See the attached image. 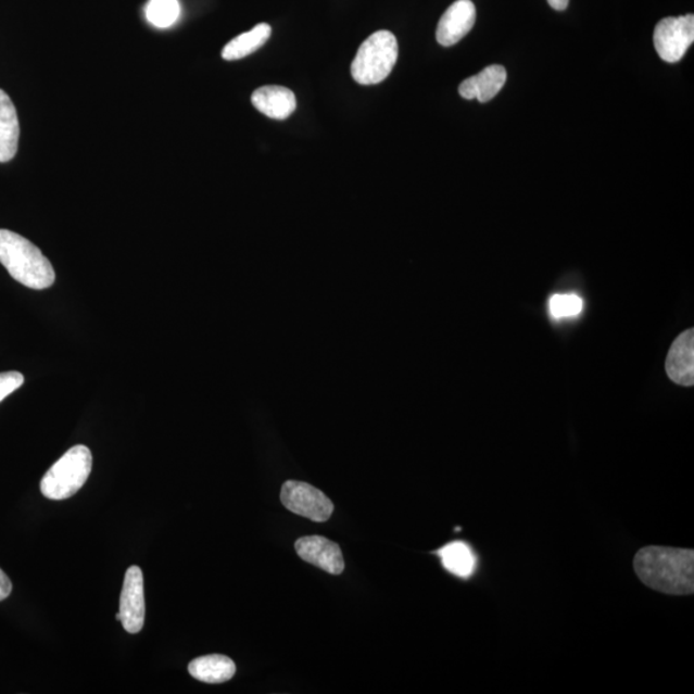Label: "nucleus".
I'll use <instances>...</instances> for the list:
<instances>
[{
  "label": "nucleus",
  "mask_w": 694,
  "mask_h": 694,
  "mask_svg": "<svg viewBox=\"0 0 694 694\" xmlns=\"http://www.w3.org/2000/svg\"><path fill=\"white\" fill-rule=\"evenodd\" d=\"M507 81V72L501 65L483 68L478 75L468 77L459 86V94L465 100H479L481 103L492 101L501 92Z\"/></svg>",
  "instance_id": "nucleus-11"
},
{
  "label": "nucleus",
  "mask_w": 694,
  "mask_h": 694,
  "mask_svg": "<svg viewBox=\"0 0 694 694\" xmlns=\"http://www.w3.org/2000/svg\"><path fill=\"white\" fill-rule=\"evenodd\" d=\"M272 35V27L268 24H258L254 29L238 35L230 40L223 49V59L226 61H237L248 58L251 53L261 49Z\"/></svg>",
  "instance_id": "nucleus-15"
},
{
  "label": "nucleus",
  "mask_w": 694,
  "mask_h": 694,
  "mask_svg": "<svg viewBox=\"0 0 694 694\" xmlns=\"http://www.w3.org/2000/svg\"><path fill=\"white\" fill-rule=\"evenodd\" d=\"M655 48L661 60L679 62L694 41V16L666 17L657 24L654 34Z\"/></svg>",
  "instance_id": "nucleus-6"
},
{
  "label": "nucleus",
  "mask_w": 694,
  "mask_h": 694,
  "mask_svg": "<svg viewBox=\"0 0 694 694\" xmlns=\"http://www.w3.org/2000/svg\"><path fill=\"white\" fill-rule=\"evenodd\" d=\"M437 553L449 572L462 579L472 577L476 569V557L471 546L463 542H453Z\"/></svg>",
  "instance_id": "nucleus-16"
},
{
  "label": "nucleus",
  "mask_w": 694,
  "mask_h": 694,
  "mask_svg": "<svg viewBox=\"0 0 694 694\" xmlns=\"http://www.w3.org/2000/svg\"><path fill=\"white\" fill-rule=\"evenodd\" d=\"M395 35L381 30L371 34L357 51L352 63L353 79L361 86H375L389 77L398 61Z\"/></svg>",
  "instance_id": "nucleus-4"
},
{
  "label": "nucleus",
  "mask_w": 694,
  "mask_h": 694,
  "mask_svg": "<svg viewBox=\"0 0 694 694\" xmlns=\"http://www.w3.org/2000/svg\"><path fill=\"white\" fill-rule=\"evenodd\" d=\"M12 593V581L4 573L2 569H0V602L10 597Z\"/></svg>",
  "instance_id": "nucleus-20"
},
{
  "label": "nucleus",
  "mask_w": 694,
  "mask_h": 694,
  "mask_svg": "<svg viewBox=\"0 0 694 694\" xmlns=\"http://www.w3.org/2000/svg\"><path fill=\"white\" fill-rule=\"evenodd\" d=\"M20 139V123L15 104L0 89V163H9L16 156Z\"/></svg>",
  "instance_id": "nucleus-13"
},
{
  "label": "nucleus",
  "mask_w": 694,
  "mask_h": 694,
  "mask_svg": "<svg viewBox=\"0 0 694 694\" xmlns=\"http://www.w3.org/2000/svg\"><path fill=\"white\" fill-rule=\"evenodd\" d=\"M93 457L89 447L76 445L55 462L40 482L41 494L51 501L72 497L87 482L92 472Z\"/></svg>",
  "instance_id": "nucleus-3"
},
{
  "label": "nucleus",
  "mask_w": 694,
  "mask_h": 694,
  "mask_svg": "<svg viewBox=\"0 0 694 694\" xmlns=\"http://www.w3.org/2000/svg\"><path fill=\"white\" fill-rule=\"evenodd\" d=\"M121 621L126 632L137 634L143 629L146 619L143 572L131 566L125 573L121 598Z\"/></svg>",
  "instance_id": "nucleus-7"
},
{
  "label": "nucleus",
  "mask_w": 694,
  "mask_h": 694,
  "mask_svg": "<svg viewBox=\"0 0 694 694\" xmlns=\"http://www.w3.org/2000/svg\"><path fill=\"white\" fill-rule=\"evenodd\" d=\"M666 374L670 380L685 388L694 384V331L679 335L666 357Z\"/></svg>",
  "instance_id": "nucleus-10"
},
{
  "label": "nucleus",
  "mask_w": 694,
  "mask_h": 694,
  "mask_svg": "<svg viewBox=\"0 0 694 694\" xmlns=\"http://www.w3.org/2000/svg\"><path fill=\"white\" fill-rule=\"evenodd\" d=\"M280 501L292 514L308 518L314 522H326L333 514V503L311 483L286 481L280 492Z\"/></svg>",
  "instance_id": "nucleus-5"
},
{
  "label": "nucleus",
  "mask_w": 694,
  "mask_h": 694,
  "mask_svg": "<svg viewBox=\"0 0 694 694\" xmlns=\"http://www.w3.org/2000/svg\"><path fill=\"white\" fill-rule=\"evenodd\" d=\"M25 382V378L20 371H4L0 374V402H3L7 396H10L12 392H15Z\"/></svg>",
  "instance_id": "nucleus-19"
},
{
  "label": "nucleus",
  "mask_w": 694,
  "mask_h": 694,
  "mask_svg": "<svg viewBox=\"0 0 694 694\" xmlns=\"http://www.w3.org/2000/svg\"><path fill=\"white\" fill-rule=\"evenodd\" d=\"M569 2L570 0H548L552 9L556 11H565L567 5H569Z\"/></svg>",
  "instance_id": "nucleus-21"
},
{
  "label": "nucleus",
  "mask_w": 694,
  "mask_h": 694,
  "mask_svg": "<svg viewBox=\"0 0 694 694\" xmlns=\"http://www.w3.org/2000/svg\"><path fill=\"white\" fill-rule=\"evenodd\" d=\"M294 550L305 563L317 566L328 573L340 575L345 570L340 545L325 537L300 538L294 543Z\"/></svg>",
  "instance_id": "nucleus-8"
},
{
  "label": "nucleus",
  "mask_w": 694,
  "mask_h": 694,
  "mask_svg": "<svg viewBox=\"0 0 694 694\" xmlns=\"http://www.w3.org/2000/svg\"><path fill=\"white\" fill-rule=\"evenodd\" d=\"M584 303L577 294H555L550 300V311L553 317H577L583 311Z\"/></svg>",
  "instance_id": "nucleus-18"
},
{
  "label": "nucleus",
  "mask_w": 694,
  "mask_h": 694,
  "mask_svg": "<svg viewBox=\"0 0 694 694\" xmlns=\"http://www.w3.org/2000/svg\"><path fill=\"white\" fill-rule=\"evenodd\" d=\"M634 570L643 584L670 595L694 593L693 550L651 545L636 553Z\"/></svg>",
  "instance_id": "nucleus-1"
},
{
  "label": "nucleus",
  "mask_w": 694,
  "mask_h": 694,
  "mask_svg": "<svg viewBox=\"0 0 694 694\" xmlns=\"http://www.w3.org/2000/svg\"><path fill=\"white\" fill-rule=\"evenodd\" d=\"M476 23V7L471 0H457L440 18L437 39L443 47L457 45L472 30Z\"/></svg>",
  "instance_id": "nucleus-9"
},
{
  "label": "nucleus",
  "mask_w": 694,
  "mask_h": 694,
  "mask_svg": "<svg viewBox=\"0 0 694 694\" xmlns=\"http://www.w3.org/2000/svg\"><path fill=\"white\" fill-rule=\"evenodd\" d=\"M0 264L18 283L33 290H46L54 283L51 262L34 243L15 231L0 229Z\"/></svg>",
  "instance_id": "nucleus-2"
},
{
  "label": "nucleus",
  "mask_w": 694,
  "mask_h": 694,
  "mask_svg": "<svg viewBox=\"0 0 694 694\" xmlns=\"http://www.w3.org/2000/svg\"><path fill=\"white\" fill-rule=\"evenodd\" d=\"M189 674L203 683L219 684L228 682L236 674V664L223 655H209L194 658L188 666Z\"/></svg>",
  "instance_id": "nucleus-14"
},
{
  "label": "nucleus",
  "mask_w": 694,
  "mask_h": 694,
  "mask_svg": "<svg viewBox=\"0 0 694 694\" xmlns=\"http://www.w3.org/2000/svg\"><path fill=\"white\" fill-rule=\"evenodd\" d=\"M180 16L179 0H150L146 7V17L159 29H166L177 23Z\"/></svg>",
  "instance_id": "nucleus-17"
},
{
  "label": "nucleus",
  "mask_w": 694,
  "mask_h": 694,
  "mask_svg": "<svg viewBox=\"0 0 694 694\" xmlns=\"http://www.w3.org/2000/svg\"><path fill=\"white\" fill-rule=\"evenodd\" d=\"M251 102L262 114L276 121H286L298 106L292 90L278 86L258 88L252 94Z\"/></svg>",
  "instance_id": "nucleus-12"
}]
</instances>
